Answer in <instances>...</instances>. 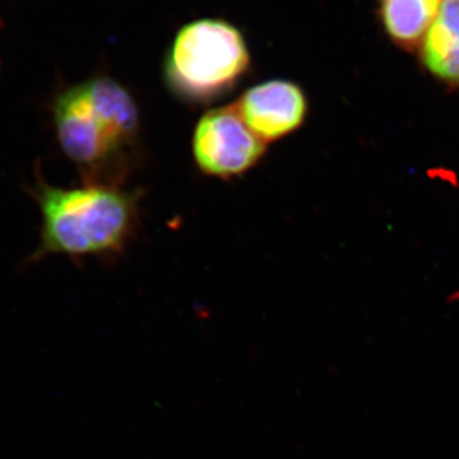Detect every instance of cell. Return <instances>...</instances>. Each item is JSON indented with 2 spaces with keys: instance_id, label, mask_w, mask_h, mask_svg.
Segmentation results:
<instances>
[{
  "instance_id": "1",
  "label": "cell",
  "mask_w": 459,
  "mask_h": 459,
  "mask_svg": "<svg viewBox=\"0 0 459 459\" xmlns=\"http://www.w3.org/2000/svg\"><path fill=\"white\" fill-rule=\"evenodd\" d=\"M50 113L57 146L84 184L122 188L141 156L140 110L132 93L96 74L57 91Z\"/></svg>"
},
{
  "instance_id": "2",
  "label": "cell",
  "mask_w": 459,
  "mask_h": 459,
  "mask_svg": "<svg viewBox=\"0 0 459 459\" xmlns=\"http://www.w3.org/2000/svg\"><path fill=\"white\" fill-rule=\"evenodd\" d=\"M27 193L41 216L40 240L27 258L30 264L51 255L80 262L119 255L140 223V197L119 186L60 188L48 183L38 165Z\"/></svg>"
},
{
  "instance_id": "3",
  "label": "cell",
  "mask_w": 459,
  "mask_h": 459,
  "mask_svg": "<svg viewBox=\"0 0 459 459\" xmlns=\"http://www.w3.org/2000/svg\"><path fill=\"white\" fill-rule=\"evenodd\" d=\"M246 39L223 20H199L183 27L165 57L169 90L201 107L229 95L250 69Z\"/></svg>"
},
{
  "instance_id": "4",
  "label": "cell",
  "mask_w": 459,
  "mask_h": 459,
  "mask_svg": "<svg viewBox=\"0 0 459 459\" xmlns=\"http://www.w3.org/2000/svg\"><path fill=\"white\" fill-rule=\"evenodd\" d=\"M267 144L259 140L232 107L207 111L193 134V156L199 170L229 180L246 174L264 157Z\"/></svg>"
},
{
  "instance_id": "5",
  "label": "cell",
  "mask_w": 459,
  "mask_h": 459,
  "mask_svg": "<svg viewBox=\"0 0 459 459\" xmlns=\"http://www.w3.org/2000/svg\"><path fill=\"white\" fill-rule=\"evenodd\" d=\"M232 107L265 144L298 131L307 115V99L299 84L274 80L247 90Z\"/></svg>"
},
{
  "instance_id": "6",
  "label": "cell",
  "mask_w": 459,
  "mask_h": 459,
  "mask_svg": "<svg viewBox=\"0 0 459 459\" xmlns=\"http://www.w3.org/2000/svg\"><path fill=\"white\" fill-rule=\"evenodd\" d=\"M421 56L431 74L459 84V0H443L422 40Z\"/></svg>"
},
{
  "instance_id": "7",
  "label": "cell",
  "mask_w": 459,
  "mask_h": 459,
  "mask_svg": "<svg viewBox=\"0 0 459 459\" xmlns=\"http://www.w3.org/2000/svg\"><path fill=\"white\" fill-rule=\"evenodd\" d=\"M442 3L443 0H382L380 17L394 41L412 48L424 40Z\"/></svg>"
}]
</instances>
